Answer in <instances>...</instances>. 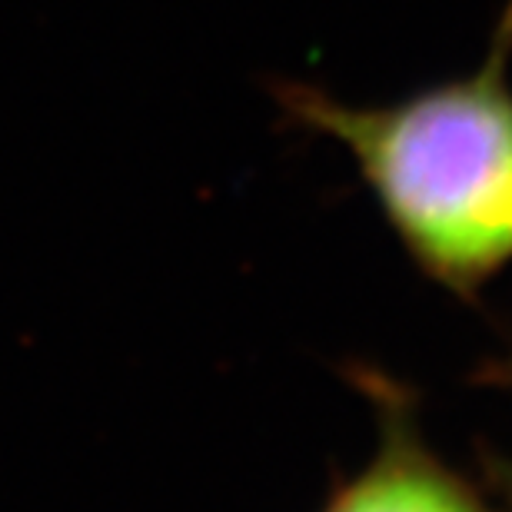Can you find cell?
<instances>
[{
    "label": "cell",
    "mask_w": 512,
    "mask_h": 512,
    "mask_svg": "<svg viewBox=\"0 0 512 512\" xmlns=\"http://www.w3.org/2000/svg\"><path fill=\"white\" fill-rule=\"evenodd\" d=\"M286 124L350 153L416 273L483 306L512 266V0L483 64L383 107H353L306 80L270 84Z\"/></svg>",
    "instance_id": "1"
},
{
    "label": "cell",
    "mask_w": 512,
    "mask_h": 512,
    "mask_svg": "<svg viewBox=\"0 0 512 512\" xmlns=\"http://www.w3.org/2000/svg\"><path fill=\"white\" fill-rule=\"evenodd\" d=\"M343 376L373 409L376 449L356 473L333 479L320 512H503L483 479L429 443L413 386L376 363H346Z\"/></svg>",
    "instance_id": "2"
},
{
    "label": "cell",
    "mask_w": 512,
    "mask_h": 512,
    "mask_svg": "<svg viewBox=\"0 0 512 512\" xmlns=\"http://www.w3.org/2000/svg\"><path fill=\"white\" fill-rule=\"evenodd\" d=\"M476 463H479V479H483L486 489L493 493L499 509L512 512V456L499 453L493 446H479Z\"/></svg>",
    "instance_id": "3"
},
{
    "label": "cell",
    "mask_w": 512,
    "mask_h": 512,
    "mask_svg": "<svg viewBox=\"0 0 512 512\" xmlns=\"http://www.w3.org/2000/svg\"><path fill=\"white\" fill-rule=\"evenodd\" d=\"M469 383L483 389H506L512 393V326L506 330V340L496 353H489L486 360L476 363V370L469 373Z\"/></svg>",
    "instance_id": "4"
}]
</instances>
